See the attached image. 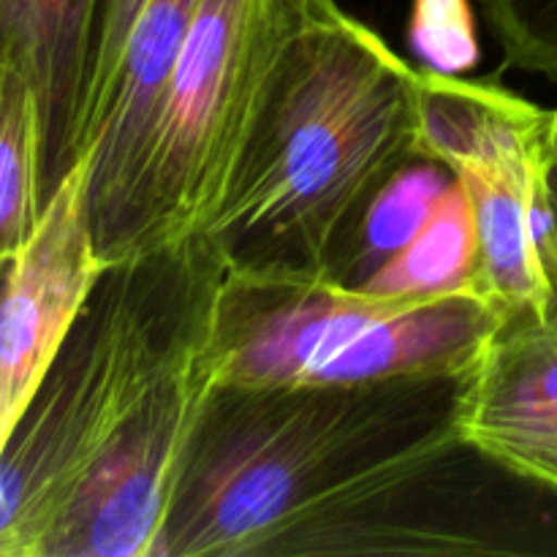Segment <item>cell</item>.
I'll return each mask as SVG.
<instances>
[{
	"mask_svg": "<svg viewBox=\"0 0 557 557\" xmlns=\"http://www.w3.org/2000/svg\"><path fill=\"white\" fill-rule=\"evenodd\" d=\"M411 44L433 71L460 74L479 60L476 30L468 0H417Z\"/></svg>",
	"mask_w": 557,
	"mask_h": 557,
	"instance_id": "9a60e30c",
	"label": "cell"
},
{
	"mask_svg": "<svg viewBox=\"0 0 557 557\" xmlns=\"http://www.w3.org/2000/svg\"><path fill=\"white\" fill-rule=\"evenodd\" d=\"M460 428L473 455L557 493V308L495 324L462 375Z\"/></svg>",
	"mask_w": 557,
	"mask_h": 557,
	"instance_id": "30bf717a",
	"label": "cell"
},
{
	"mask_svg": "<svg viewBox=\"0 0 557 557\" xmlns=\"http://www.w3.org/2000/svg\"><path fill=\"white\" fill-rule=\"evenodd\" d=\"M341 11L337 0H201L141 156L120 261L210 228L305 44Z\"/></svg>",
	"mask_w": 557,
	"mask_h": 557,
	"instance_id": "277c9868",
	"label": "cell"
},
{
	"mask_svg": "<svg viewBox=\"0 0 557 557\" xmlns=\"http://www.w3.org/2000/svg\"><path fill=\"white\" fill-rule=\"evenodd\" d=\"M451 180L455 174L444 163L428 156L403 169L370 201L326 277H335L346 286H368L375 272L397 259L422 232Z\"/></svg>",
	"mask_w": 557,
	"mask_h": 557,
	"instance_id": "7c38bea8",
	"label": "cell"
},
{
	"mask_svg": "<svg viewBox=\"0 0 557 557\" xmlns=\"http://www.w3.org/2000/svg\"><path fill=\"white\" fill-rule=\"evenodd\" d=\"M223 267L201 239L109 267L0 451V557H47L156 381L215 321Z\"/></svg>",
	"mask_w": 557,
	"mask_h": 557,
	"instance_id": "3957f363",
	"label": "cell"
},
{
	"mask_svg": "<svg viewBox=\"0 0 557 557\" xmlns=\"http://www.w3.org/2000/svg\"><path fill=\"white\" fill-rule=\"evenodd\" d=\"M44 210L41 123L30 85L0 58V283Z\"/></svg>",
	"mask_w": 557,
	"mask_h": 557,
	"instance_id": "4fadbf2b",
	"label": "cell"
},
{
	"mask_svg": "<svg viewBox=\"0 0 557 557\" xmlns=\"http://www.w3.org/2000/svg\"><path fill=\"white\" fill-rule=\"evenodd\" d=\"M500 313L473 286L370 292L335 277L223 272L218 384L330 386L408 375H460Z\"/></svg>",
	"mask_w": 557,
	"mask_h": 557,
	"instance_id": "5b68a950",
	"label": "cell"
},
{
	"mask_svg": "<svg viewBox=\"0 0 557 557\" xmlns=\"http://www.w3.org/2000/svg\"><path fill=\"white\" fill-rule=\"evenodd\" d=\"M419 71L341 11L305 44L201 243L226 275H326L370 201L424 158Z\"/></svg>",
	"mask_w": 557,
	"mask_h": 557,
	"instance_id": "7a4b0ae2",
	"label": "cell"
},
{
	"mask_svg": "<svg viewBox=\"0 0 557 557\" xmlns=\"http://www.w3.org/2000/svg\"><path fill=\"white\" fill-rule=\"evenodd\" d=\"M462 375L218 384L158 557L417 553L389 517L462 451Z\"/></svg>",
	"mask_w": 557,
	"mask_h": 557,
	"instance_id": "6da1fadb",
	"label": "cell"
},
{
	"mask_svg": "<svg viewBox=\"0 0 557 557\" xmlns=\"http://www.w3.org/2000/svg\"><path fill=\"white\" fill-rule=\"evenodd\" d=\"M212 335L215 321L169 362L85 484L47 557H158L185 455L218 386Z\"/></svg>",
	"mask_w": 557,
	"mask_h": 557,
	"instance_id": "ba28073f",
	"label": "cell"
},
{
	"mask_svg": "<svg viewBox=\"0 0 557 557\" xmlns=\"http://www.w3.org/2000/svg\"><path fill=\"white\" fill-rule=\"evenodd\" d=\"M557 109L493 82L419 71L428 158L466 194L476 228L473 286L504 315L557 308V232L549 199Z\"/></svg>",
	"mask_w": 557,
	"mask_h": 557,
	"instance_id": "8992f818",
	"label": "cell"
},
{
	"mask_svg": "<svg viewBox=\"0 0 557 557\" xmlns=\"http://www.w3.org/2000/svg\"><path fill=\"white\" fill-rule=\"evenodd\" d=\"M549 199H553V218H555V232H557V120H555L553 166H549Z\"/></svg>",
	"mask_w": 557,
	"mask_h": 557,
	"instance_id": "2e32d148",
	"label": "cell"
},
{
	"mask_svg": "<svg viewBox=\"0 0 557 557\" xmlns=\"http://www.w3.org/2000/svg\"><path fill=\"white\" fill-rule=\"evenodd\" d=\"M109 267L92 234L87 166L76 161L0 283V451Z\"/></svg>",
	"mask_w": 557,
	"mask_h": 557,
	"instance_id": "9c48e42d",
	"label": "cell"
},
{
	"mask_svg": "<svg viewBox=\"0 0 557 557\" xmlns=\"http://www.w3.org/2000/svg\"><path fill=\"white\" fill-rule=\"evenodd\" d=\"M101 0H0V58L38 103L44 205L74 169V139Z\"/></svg>",
	"mask_w": 557,
	"mask_h": 557,
	"instance_id": "8fae6325",
	"label": "cell"
},
{
	"mask_svg": "<svg viewBox=\"0 0 557 557\" xmlns=\"http://www.w3.org/2000/svg\"><path fill=\"white\" fill-rule=\"evenodd\" d=\"M509 65L557 85V0H482Z\"/></svg>",
	"mask_w": 557,
	"mask_h": 557,
	"instance_id": "5bb4252c",
	"label": "cell"
},
{
	"mask_svg": "<svg viewBox=\"0 0 557 557\" xmlns=\"http://www.w3.org/2000/svg\"><path fill=\"white\" fill-rule=\"evenodd\" d=\"M201 0H101L74 158L87 166L96 245L123 253L141 156Z\"/></svg>",
	"mask_w": 557,
	"mask_h": 557,
	"instance_id": "52a82bcc",
	"label": "cell"
}]
</instances>
